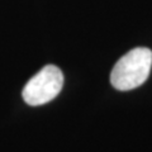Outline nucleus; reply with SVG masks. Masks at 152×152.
<instances>
[{
    "label": "nucleus",
    "instance_id": "f257e3e1",
    "mask_svg": "<svg viewBox=\"0 0 152 152\" xmlns=\"http://www.w3.org/2000/svg\"><path fill=\"white\" fill-rule=\"evenodd\" d=\"M152 67V52L145 47L131 50L114 65L110 83L119 91H128L143 84Z\"/></svg>",
    "mask_w": 152,
    "mask_h": 152
},
{
    "label": "nucleus",
    "instance_id": "f03ea898",
    "mask_svg": "<svg viewBox=\"0 0 152 152\" xmlns=\"http://www.w3.org/2000/svg\"><path fill=\"white\" fill-rule=\"evenodd\" d=\"M62 86V71L55 65H47L26 84L22 95L28 105L38 107L53 100Z\"/></svg>",
    "mask_w": 152,
    "mask_h": 152
}]
</instances>
